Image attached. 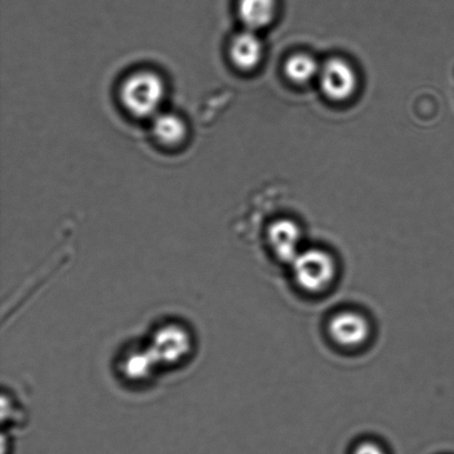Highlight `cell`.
<instances>
[{"mask_svg": "<svg viewBox=\"0 0 454 454\" xmlns=\"http://www.w3.org/2000/svg\"><path fill=\"white\" fill-rule=\"evenodd\" d=\"M231 60L235 67L244 71L255 69L262 57V44L255 31L244 30L231 39Z\"/></svg>", "mask_w": 454, "mask_h": 454, "instance_id": "obj_6", "label": "cell"}, {"mask_svg": "<svg viewBox=\"0 0 454 454\" xmlns=\"http://www.w3.org/2000/svg\"><path fill=\"white\" fill-rule=\"evenodd\" d=\"M328 333L336 345L356 349L366 344L372 327L364 315L354 310H342L329 320Z\"/></svg>", "mask_w": 454, "mask_h": 454, "instance_id": "obj_3", "label": "cell"}, {"mask_svg": "<svg viewBox=\"0 0 454 454\" xmlns=\"http://www.w3.org/2000/svg\"><path fill=\"white\" fill-rule=\"evenodd\" d=\"M355 454H385L375 443L364 442L356 449Z\"/></svg>", "mask_w": 454, "mask_h": 454, "instance_id": "obj_10", "label": "cell"}, {"mask_svg": "<svg viewBox=\"0 0 454 454\" xmlns=\"http://www.w3.org/2000/svg\"><path fill=\"white\" fill-rule=\"evenodd\" d=\"M319 83L325 96L333 101H345L357 89V75L353 67L341 58H332L319 71Z\"/></svg>", "mask_w": 454, "mask_h": 454, "instance_id": "obj_4", "label": "cell"}, {"mask_svg": "<svg viewBox=\"0 0 454 454\" xmlns=\"http://www.w3.org/2000/svg\"><path fill=\"white\" fill-rule=\"evenodd\" d=\"M239 16L247 29L265 28L276 16V0H239Z\"/></svg>", "mask_w": 454, "mask_h": 454, "instance_id": "obj_7", "label": "cell"}, {"mask_svg": "<svg viewBox=\"0 0 454 454\" xmlns=\"http://www.w3.org/2000/svg\"><path fill=\"white\" fill-rule=\"evenodd\" d=\"M267 240L274 255L288 264H292L302 251L300 226L286 218L276 220L269 227Z\"/></svg>", "mask_w": 454, "mask_h": 454, "instance_id": "obj_5", "label": "cell"}, {"mask_svg": "<svg viewBox=\"0 0 454 454\" xmlns=\"http://www.w3.org/2000/svg\"><path fill=\"white\" fill-rule=\"evenodd\" d=\"M291 265L294 280L306 292L322 293L335 282L336 261L324 249H305Z\"/></svg>", "mask_w": 454, "mask_h": 454, "instance_id": "obj_2", "label": "cell"}, {"mask_svg": "<svg viewBox=\"0 0 454 454\" xmlns=\"http://www.w3.org/2000/svg\"><path fill=\"white\" fill-rule=\"evenodd\" d=\"M322 67L313 57L306 53H297L288 58L285 64V74L293 83L302 84L311 82L316 76L319 75Z\"/></svg>", "mask_w": 454, "mask_h": 454, "instance_id": "obj_9", "label": "cell"}, {"mask_svg": "<svg viewBox=\"0 0 454 454\" xmlns=\"http://www.w3.org/2000/svg\"><path fill=\"white\" fill-rule=\"evenodd\" d=\"M153 131L159 142L164 146H176L184 140L186 127L179 115L163 113L154 115Z\"/></svg>", "mask_w": 454, "mask_h": 454, "instance_id": "obj_8", "label": "cell"}, {"mask_svg": "<svg viewBox=\"0 0 454 454\" xmlns=\"http://www.w3.org/2000/svg\"><path fill=\"white\" fill-rule=\"evenodd\" d=\"M164 97V84L157 74L137 71L124 80L120 91L124 108L136 117L157 115Z\"/></svg>", "mask_w": 454, "mask_h": 454, "instance_id": "obj_1", "label": "cell"}]
</instances>
